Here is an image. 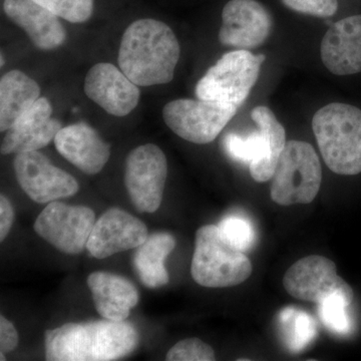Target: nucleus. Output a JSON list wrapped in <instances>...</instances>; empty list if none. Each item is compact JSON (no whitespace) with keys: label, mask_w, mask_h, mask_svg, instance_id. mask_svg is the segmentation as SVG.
Listing matches in <instances>:
<instances>
[{"label":"nucleus","mask_w":361,"mask_h":361,"mask_svg":"<svg viewBox=\"0 0 361 361\" xmlns=\"http://www.w3.org/2000/svg\"><path fill=\"white\" fill-rule=\"evenodd\" d=\"M140 342L132 323L104 319L68 323L44 334L49 361H111L130 355Z\"/></svg>","instance_id":"f257e3e1"},{"label":"nucleus","mask_w":361,"mask_h":361,"mask_svg":"<svg viewBox=\"0 0 361 361\" xmlns=\"http://www.w3.org/2000/svg\"><path fill=\"white\" fill-rule=\"evenodd\" d=\"M180 44L170 26L141 18L128 26L118 51V66L141 87L169 84L179 61Z\"/></svg>","instance_id":"f03ea898"},{"label":"nucleus","mask_w":361,"mask_h":361,"mask_svg":"<svg viewBox=\"0 0 361 361\" xmlns=\"http://www.w3.org/2000/svg\"><path fill=\"white\" fill-rule=\"evenodd\" d=\"M312 130L323 160L337 175L361 173V110L334 103L316 111Z\"/></svg>","instance_id":"7ed1b4c3"},{"label":"nucleus","mask_w":361,"mask_h":361,"mask_svg":"<svg viewBox=\"0 0 361 361\" xmlns=\"http://www.w3.org/2000/svg\"><path fill=\"white\" fill-rule=\"evenodd\" d=\"M251 118L258 132L241 135L230 133L222 145L225 153L237 163L249 165L251 177L258 183L272 179L278 160L286 145V132L267 106H256Z\"/></svg>","instance_id":"20e7f679"},{"label":"nucleus","mask_w":361,"mask_h":361,"mask_svg":"<svg viewBox=\"0 0 361 361\" xmlns=\"http://www.w3.org/2000/svg\"><path fill=\"white\" fill-rule=\"evenodd\" d=\"M252 271L245 252L228 243L218 226L199 228L191 264L192 277L196 283L208 288L236 286L245 282Z\"/></svg>","instance_id":"39448f33"},{"label":"nucleus","mask_w":361,"mask_h":361,"mask_svg":"<svg viewBox=\"0 0 361 361\" xmlns=\"http://www.w3.org/2000/svg\"><path fill=\"white\" fill-rule=\"evenodd\" d=\"M322 180V165L314 148L306 142H287L273 174L271 199L281 206L310 204L317 196Z\"/></svg>","instance_id":"423d86ee"},{"label":"nucleus","mask_w":361,"mask_h":361,"mask_svg":"<svg viewBox=\"0 0 361 361\" xmlns=\"http://www.w3.org/2000/svg\"><path fill=\"white\" fill-rule=\"evenodd\" d=\"M265 59L247 49L227 52L197 82V97L239 108L256 85Z\"/></svg>","instance_id":"0eeeda50"},{"label":"nucleus","mask_w":361,"mask_h":361,"mask_svg":"<svg viewBox=\"0 0 361 361\" xmlns=\"http://www.w3.org/2000/svg\"><path fill=\"white\" fill-rule=\"evenodd\" d=\"M238 106L209 99H175L164 106L163 118L170 130L185 141L213 142L236 115Z\"/></svg>","instance_id":"6e6552de"},{"label":"nucleus","mask_w":361,"mask_h":361,"mask_svg":"<svg viewBox=\"0 0 361 361\" xmlns=\"http://www.w3.org/2000/svg\"><path fill=\"white\" fill-rule=\"evenodd\" d=\"M167 175V158L156 145H142L130 152L126 160L125 185L137 211L155 213L160 208Z\"/></svg>","instance_id":"1a4fd4ad"},{"label":"nucleus","mask_w":361,"mask_h":361,"mask_svg":"<svg viewBox=\"0 0 361 361\" xmlns=\"http://www.w3.org/2000/svg\"><path fill=\"white\" fill-rule=\"evenodd\" d=\"M96 223L92 209L51 202L35 222V231L63 253L78 255L87 248Z\"/></svg>","instance_id":"9d476101"},{"label":"nucleus","mask_w":361,"mask_h":361,"mask_svg":"<svg viewBox=\"0 0 361 361\" xmlns=\"http://www.w3.org/2000/svg\"><path fill=\"white\" fill-rule=\"evenodd\" d=\"M13 168L21 189L37 203H51L78 192V180L39 151L16 154Z\"/></svg>","instance_id":"9b49d317"},{"label":"nucleus","mask_w":361,"mask_h":361,"mask_svg":"<svg viewBox=\"0 0 361 361\" xmlns=\"http://www.w3.org/2000/svg\"><path fill=\"white\" fill-rule=\"evenodd\" d=\"M283 286L287 293L299 300L319 303L334 293L343 294L353 302V288L337 274L334 261L320 255L306 256L285 273Z\"/></svg>","instance_id":"f8f14e48"},{"label":"nucleus","mask_w":361,"mask_h":361,"mask_svg":"<svg viewBox=\"0 0 361 361\" xmlns=\"http://www.w3.org/2000/svg\"><path fill=\"white\" fill-rule=\"evenodd\" d=\"M271 28L269 11L257 0H230L223 8L219 40L225 47L249 51L264 44Z\"/></svg>","instance_id":"ddd939ff"},{"label":"nucleus","mask_w":361,"mask_h":361,"mask_svg":"<svg viewBox=\"0 0 361 361\" xmlns=\"http://www.w3.org/2000/svg\"><path fill=\"white\" fill-rule=\"evenodd\" d=\"M149 237L141 220L118 208H111L94 223L87 249L92 257L106 259L141 246Z\"/></svg>","instance_id":"4468645a"},{"label":"nucleus","mask_w":361,"mask_h":361,"mask_svg":"<svg viewBox=\"0 0 361 361\" xmlns=\"http://www.w3.org/2000/svg\"><path fill=\"white\" fill-rule=\"evenodd\" d=\"M85 92L110 115L125 116L137 108L140 90L122 70L111 63H97L85 75Z\"/></svg>","instance_id":"2eb2a0df"},{"label":"nucleus","mask_w":361,"mask_h":361,"mask_svg":"<svg viewBox=\"0 0 361 361\" xmlns=\"http://www.w3.org/2000/svg\"><path fill=\"white\" fill-rule=\"evenodd\" d=\"M51 115L49 99L39 97L7 130L1 142L2 155L39 151L54 141L61 123Z\"/></svg>","instance_id":"dca6fc26"},{"label":"nucleus","mask_w":361,"mask_h":361,"mask_svg":"<svg viewBox=\"0 0 361 361\" xmlns=\"http://www.w3.org/2000/svg\"><path fill=\"white\" fill-rule=\"evenodd\" d=\"M325 68L336 75L361 73V14L334 23L320 45Z\"/></svg>","instance_id":"f3484780"},{"label":"nucleus","mask_w":361,"mask_h":361,"mask_svg":"<svg viewBox=\"0 0 361 361\" xmlns=\"http://www.w3.org/2000/svg\"><path fill=\"white\" fill-rule=\"evenodd\" d=\"M54 142L59 153L85 174L101 172L110 159V146L85 123L61 128Z\"/></svg>","instance_id":"a211bd4d"},{"label":"nucleus","mask_w":361,"mask_h":361,"mask_svg":"<svg viewBox=\"0 0 361 361\" xmlns=\"http://www.w3.org/2000/svg\"><path fill=\"white\" fill-rule=\"evenodd\" d=\"M2 8L37 49L52 51L65 42L66 32L59 16L35 0H4Z\"/></svg>","instance_id":"6ab92c4d"},{"label":"nucleus","mask_w":361,"mask_h":361,"mask_svg":"<svg viewBox=\"0 0 361 361\" xmlns=\"http://www.w3.org/2000/svg\"><path fill=\"white\" fill-rule=\"evenodd\" d=\"M87 283L97 311L104 319L123 322L139 302L135 285L120 275L96 271L89 275Z\"/></svg>","instance_id":"aec40b11"},{"label":"nucleus","mask_w":361,"mask_h":361,"mask_svg":"<svg viewBox=\"0 0 361 361\" xmlns=\"http://www.w3.org/2000/svg\"><path fill=\"white\" fill-rule=\"evenodd\" d=\"M40 96L39 84L23 71L14 70L0 80V130L7 132Z\"/></svg>","instance_id":"412c9836"},{"label":"nucleus","mask_w":361,"mask_h":361,"mask_svg":"<svg viewBox=\"0 0 361 361\" xmlns=\"http://www.w3.org/2000/svg\"><path fill=\"white\" fill-rule=\"evenodd\" d=\"M176 247V240L166 232L149 235L141 246L135 248L133 264L142 283L149 288L168 284L170 277L165 261Z\"/></svg>","instance_id":"4be33fe9"},{"label":"nucleus","mask_w":361,"mask_h":361,"mask_svg":"<svg viewBox=\"0 0 361 361\" xmlns=\"http://www.w3.org/2000/svg\"><path fill=\"white\" fill-rule=\"evenodd\" d=\"M279 323L285 342L292 353H300L317 336L315 320L305 311L295 307L284 308L279 313Z\"/></svg>","instance_id":"5701e85b"},{"label":"nucleus","mask_w":361,"mask_h":361,"mask_svg":"<svg viewBox=\"0 0 361 361\" xmlns=\"http://www.w3.org/2000/svg\"><path fill=\"white\" fill-rule=\"evenodd\" d=\"M351 302L343 294L334 293L318 303V314L323 324L336 334H345L350 330L348 307Z\"/></svg>","instance_id":"b1692460"},{"label":"nucleus","mask_w":361,"mask_h":361,"mask_svg":"<svg viewBox=\"0 0 361 361\" xmlns=\"http://www.w3.org/2000/svg\"><path fill=\"white\" fill-rule=\"evenodd\" d=\"M218 227L223 238L239 250L248 251L255 243V230L251 221L244 216L239 214L226 216Z\"/></svg>","instance_id":"393cba45"},{"label":"nucleus","mask_w":361,"mask_h":361,"mask_svg":"<svg viewBox=\"0 0 361 361\" xmlns=\"http://www.w3.org/2000/svg\"><path fill=\"white\" fill-rule=\"evenodd\" d=\"M51 13L71 23H84L94 14V0H35Z\"/></svg>","instance_id":"a878e982"},{"label":"nucleus","mask_w":361,"mask_h":361,"mask_svg":"<svg viewBox=\"0 0 361 361\" xmlns=\"http://www.w3.org/2000/svg\"><path fill=\"white\" fill-rule=\"evenodd\" d=\"M166 360L168 361H212L215 353L206 342L199 338H188L175 344L169 350Z\"/></svg>","instance_id":"bb28decb"},{"label":"nucleus","mask_w":361,"mask_h":361,"mask_svg":"<svg viewBox=\"0 0 361 361\" xmlns=\"http://www.w3.org/2000/svg\"><path fill=\"white\" fill-rule=\"evenodd\" d=\"M282 2L291 11L315 18H331L338 9L337 0H282Z\"/></svg>","instance_id":"cd10ccee"},{"label":"nucleus","mask_w":361,"mask_h":361,"mask_svg":"<svg viewBox=\"0 0 361 361\" xmlns=\"http://www.w3.org/2000/svg\"><path fill=\"white\" fill-rule=\"evenodd\" d=\"M18 344V334L13 323L4 316L0 317V351L11 353Z\"/></svg>","instance_id":"c85d7f7f"},{"label":"nucleus","mask_w":361,"mask_h":361,"mask_svg":"<svg viewBox=\"0 0 361 361\" xmlns=\"http://www.w3.org/2000/svg\"><path fill=\"white\" fill-rule=\"evenodd\" d=\"M14 220V210L6 196H0V241H4L11 232Z\"/></svg>","instance_id":"c756f323"},{"label":"nucleus","mask_w":361,"mask_h":361,"mask_svg":"<svg viewBox=\"0 0 361 361\" xmlns=\"http://www.w3.org/2000/svg\"><path fill=\"white\" fill-rule=\"evenodd\" d=\"M4 63H6V59H4V54H1V66H4Z\"/></svg>","instance_id":"7c9ffc66"}]
</instances>
